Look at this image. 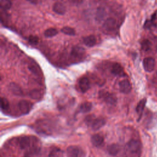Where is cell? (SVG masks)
<instances>
[{
    "instance_id": "obj_25",
    "label": "cell",
    "mask_w": 157,
    "mask_h": 157,
    "mask_svg": "<svg viewBox=\"0 0 157 157\" xmlns=\"http://www.w3.org/2000/svg\"><path fill=\"white\" fill-rule=\"evenodd\" d=\"M151 42H150V40L147 39L144 40L141 43V48L145 52H147L150 50L151 48Z\"/></svg>"
},
{
    "instance_id": "obj_22",
    "label": "cell",
    "mask_w": 157,
    "mask_h": 157,
    "mask_svg": "<svg viewBox=\"0 0 157 157\" xmlns=\"http://www.w3.org/2000/svg\"><path fill=\"white\" fill-rule=\"evenodd\" d=\"M58 33V31L54 28H50L47 29L44 33V34L46 37H52L55 36Z\"/></svg>"
},
{
    "instance_id": "obj_12",
    "label": "cell",
    "mask_w": 157,
    "mask_h": 157,
    "mask_svg": "<svg viewBox=\"0 0 157 157\" xmlns=\"http://www.w3.org/2000/svg\"><path fill=\"white\" fill-rule=\"evenodd\" d=\"M66 7L59 2H55L53 6V10L57 14L64 15L66 12Z\"/></svg>"
},
{
    "instance_id": "obj_15",
    "label": "cell",
    "mask_w": 157,
    "mask_h": 157,
    "mask_svg": "<svg viewBox=\"0 0 157 157\" xmlns=\"http://www.w3.org/2000/svg\"><path fill=\"white\" fill-rule=\"evenodd\" d=\"M106 15V11L103 7H99L95 13V20L100 22L103 20Z\"/></svg>"
},
{
    "instance_id": "obj_18",
    "label": "cell",
    "mask_w": 157,
    "mask_h": 157,
    "mask_svg": "<svg viewBox=\"0 0 157 157\" xmlns=\"http://www.w3.org/2000/svg\"><path fill=\"white\" fill-rule=\"evenodd\" d=\"M9 90H10V91L13 94L18 95V96H20L22 94V90L18 85H17L15 83H11L9 85Z\"/></svg>"
},
{
    "instance_id": "obj_7",
    "label": "cell",
    "mask_w": 157,
    "mask_h": 157,
    "mask_svg": "<svg viewBox=\"0 0 157 157\" xmlns=\"http://www.w3.org/2000/svg\"><path fill=\"white\" fill-rule=\"evenodd\" d=\"M119 88L121 93L124 94L129 93L132 90V85L127 79H124L119 82Z\"/></svg>"
},
{
    "instance_id": "obj_8",
    "label": "cell",
    "mask_w": 157,
    "mask_h": 157,
    "mask_svg": "<svg viewBox=\"0 0 157 157\" xmlns=\"http://www.w3.org/2000/svg\"><path fill=\"white\" fill-rule=\"evenodd\" d=\"M85 53V50L83 48L75 45L74 46L71 50V56L74 59H80L83 57Z\"/></svg>"
},
{
    "instance_id": "obj_26",
    "label": "cell",
    "mask_w": 157,
    "mask_h": 157,
    "mask_svg": "<svg viewBox=\"0 0 157 157\" xmlns=\"http://www.w3.org/2000/svg\"><path fill=\"white\" fill-rule=\"evenodd\" d=\"M1 107L4 110H6L9 108V102L8 100L5 98H1Z\"/></svg>"
},
{
    "instance_id": "obj_31",
    "label": "cell",
    "mask_w": 157,
    "mask_h": 157,
    "mask_svg": "<svg viewBox=\"0 0 157 157\" xmlns=\"http://www.w3.org/2000/svg\"><path fill=\"white\" fill-rule=\"evenodd\" d=\"M28 1H29L30 2L33 3V4H37L39 3L41 0H28Z\"/></svg>"
},
{
    "instance_id": "obj_21",
    "label": "cell",
    "mask_w": 157,
    "mask_h": 157,
    "mask_svg": "<svg viewBox=\"0 0 157 157\" xmlns=\"http://www.w3.org/2000/svg\"><path fill=\"white\" fill-rule=\"evenodd\" d=\"M92 104L90 102H85L82 103L79 108V111L82 113H87L92 109Z\"/></svg>"
},
{
    "instance_id": "obj_9",
    "label": "cell",
    "mask_w": 157,
    "mask_h": 157,
    "mask_svg": "<svg viewBox=\"0 0 157 157\" xmlns=\"http://www.w3.org/2000/svg\"><path fill=\"white\" fill-rule=\"evenodd\" d=\"M78 88L82 93H85L90 89V82L87 77H83L79 79Z\"/></svg>"
},
{
    "instance_id": "obj_10",
    "label": "cell",
    "mask_w": 157,
    "mask_h": 157,
    "mask_svg": "<svg viewBox=\"0 0 157 157\" xmlns=\"http://www.w3.org/2000/svg\"><path fill=\"white\" fill-rule=\"evenodd\" d=\"M117 26V20L113 18V17H109L107 18L104 24H103V28L104 29L110 31H112Z\"/></svg>"
},
{
    "instance_id": "obj_13",
    "label": "cell",
    "mask_w": 157,
    "mask_h": 157,
    "mask_svg": "<svg viewBox=\"0 0 157 157\" xmlns=\"http://www.w3.org/2000/svg\"><path fill=\"white\" fill-rule=\"evenodd\" d=\"M31 144V139L29 136H24L20 138L19 140L20 147L21 149H26L29 148Z\"/></svg>"
},
{
    "instance_id": "obj_5",
    "label": "cell",
    "mask_w": 157,
    "mask_h": 157,
    "mask_svg": "<svg viewBox=\"0 0 157 157\" xmlns=\"http://www.w3.org/2000/svg\"><path fill=\"white\" fill-rule=\"evenodd\" d=\"M18 107L23 114H27L33 107V104L26 100H21L18 102Z\"/></svg>"
},
{
    "instance_id": "obj_4",
    "label": "cell",
    "mask_w": 157,
    "mask_h": 157,
    "mask_svg": "<svg viewBox=\"0 0 157 157\" xmlns=\"http://www.w3.org/2000/svg\"><path fill=\"white\" fill-rule=\"evenodd\" d=\"M100 98H101L105 102L110 105H115L117 103L116 96L112 93L101 90L99 93Z\"/></svg>"
},
{
    "instance_id": "obj_24",
    "label": "cell",
    "mask_w": 157,
    "mask_h": 157,
    "mask_svg": "<svg viewBox=\"0 0 157 157\" xmlns=\"http://www.w3.org/2000/svg\"><path fill=\"white\" fill-rule=\"evenodd\" d=\"M61 32L66 35L69 36H74L75 34V31L74 28L70 26H64L61 28Z\"/></svg>"
},
{
    "instance_id": "obj_14",
    "label": "cell",
    "mask_w": 157,
    "mask_h": 157,
    "mask_svg": "<svg viewBox=\"0 0 157 157\" xmlns=\"http://www.w3.org/2000/svg\"><path fill=\"white\" fill-rule=\"evenodd\" d=\"M91 142L94 146L98 147L102 144L104 142V137L101 135L96 134L92 136L91 138Z\"/></svg>"
},
{
    "instance_id": "obj_16",
    "label": "cell",
    "mask_w": 157,
    "mask_h": 157,
    "mask_svg": "<svg viewBox=\"0 0 157 157\" xmlns=\"http://www.w3.org/2000/svg\"><path fill=\"white\" fill-rule=\"evenodd\" d=\"M83 41L84 44L87 47H93L96 44V38L94 35H89L87 36L83 39Z\"/></svg>"
},
{
    "instance_id": "obj_3",
    "label": "cell",
    "mask_w": 157,
    "mask_h": 157,
    "mask_svg": "<svg viewBox=\"0 0 157 157\" xmlns=\"http://www.w3.org/2000/svg\"><path fill=\"white\" fill-rule=\"evenodd\" d=\"M67 157H85V152L82 148L76 145H71L67 147Z\"/></svg>"
},
{
    "instance_id": "obj_28",
    "label": "cell",
    "mask_w": 157,
    "mask_h": 157,
    "mask_svg": "<svg viewBox=\"0 0 157 157\" xmlns=\"http://www.w3.org/2000/svg\"><path fill=\"white\" fill-rule=\"evenodd\" d=\"M153 25H154L153 21H152L151 20H146V21L144 23V28L145 29H150Z\"/></svg>"
},
{
    "instance_id": "obj_27",
    "label": "cell",
    "mask_w": 157,
    "mask_h": 157,
    "mask_svg": "<svg viewBox=\"0 0 157 157\" xmlns=\"http://www.w3.org/2000/svg\"><path fill=\"white\" fill-rule=\"evenodd\" d=\"M29 42L31 44H37L39 42V37L36 36H33L31 35L29 37Z\"/></svg>"
},
{
    "instance_id": "obj_23",
    "label": "cell",
    "mask_w": 157,
    "mask_h": 157,
    "mask_svg": "<svg viewBox=\"0 0 157 157\" xmlns=\"http://www.w3.org/2000/svg\"><path fill=\"white\" fill-rule=\"evenodd\" d=\"M0 6L1 10H7L12 7V2L10 0H1Z\"/></svg>"
},
{
    "instance_id": "obj_11",
    "label": "cell",
    "mask_w": 157,
    "mask_h": 157,
    "mask_svg": "<svg viewBox=\"0 0 157 157\" xmlns=\"http://www.w3.org/2000/svg\"><path fill=\"white\" fill-rule=\"evenodd\" d=\"M111 72L113 75L117 76H122L124 74L123 67L120 64L117 63H115L112 65Z\"/></svg>"
},
{
    "instance_id": "obj_30",
    "label": "cell",
    "mask_w": 157,
    "mask_h": 157,
    "mask_svg": "<svg viewBox=\"0 0 157 157\" xmlns=\"http://www.w3.org/2000/svg\"><path fill=\"white\" fill-rule=\"evenodd\" d=\"M73 4H79L82 2L83 0H69Z\"/></svg>"
},
{
    "instance_id": "obj_6",
    "label": "cell",
    "mask_w": 157,
    "mask_h": 157,
    "mask_svg": "<svg viewBox=\"0 0 157 157\" xmlns=\"http://www.w3.org/2000/svg\"><path fill=\"white\" fill-rule=\"evenodd\" d=\"M143 66L145 71L151 72L155 69V60L152 57H147L143 60Z\"/></svg>"
},
{
    "instance_id": "obj_2",
    "label": "cell",
    "mask_w": 157,
    "mask_h": 157,
    "mask_svg": "<svg viewBox=\"0 0 157 157\" xmlns=\"http://www.w3.org/2000/svg\"><path fill=\"white\" fill-rule=\"evenodd\" d=\"M128 150L133 155H139L141 152L142 145L140 141L136 139L130 140L126 145Z\"/></svg>"
},
{
    "instance_id": "obj_20",
    "label": "cell",
    "mask_w": 157,
    "mask_h": 157,
    "mask_svg": "<svg viewBox=\"0 0 157 157\" xmlns=\"http://www.w3.org/2000/svg\"><path fill=\"white\" fill-rule=\"evenodd\" d=\"M120 151V147L117 144H112L107 147V151L108 153L112 155L115 156Z\"/></svg>"
},
{
    "instance_id": "obj_19",
    "label": "cell",
    "mask_w": 157,
    "mask_h": 157,
    "mask_svg": "<svg viewBox=\"0 0 157 157\" xmlns=\"http://www.w3.org/2000/svg\"><path fill=\"white\" fill-rule=\"evenodd\" d=\"M63 151L58 147L52 148L48 155V157H63Z\"/></svg>"
},
{
    "instance_id": "obj_1",
    "label": "cell",
    "mask_w": 157,
    "mask_h": 157,
    "mask_svg": "<svg viewBox=\"0 0 157 157\" xmlns=\"http://www.w3.org/2000/svg\"><path fill=\"white\" fill-rule=\"evenodd\" d=\"M85 123L91 127L93 130H98L102 128L106 123V120L104 118L99 117H95L93 115H88L85 118Z\"/></svg>"
},
{
    "instance_id": "obj_29",
    "label": "cell",
    "mask_w": 157,
    "mask_h": 157,
    "mask_svg": "<svg viewBox=\"0 0 157 157\" xmlns=\"http://www.w3.org/2000/svg\"><path fill=\"white\" fill-rule=\"evenodd\" d=\"M30 96L33 98V99H39L40 94L39 93V92L38 91H31V94H30Z\"/></svg>"
},
{
    "instance_id": "obj_17",
    "label": "cell",
    "mask_w": 157,
    "mask_h": 157,
    "mask_svg": "<svg viewBox=\"0 0 157 157\" xmlns=\"http://www.w3.org/2000/svg\"><path fill=\"white\" fill-rule=\"evenodd\" d=\"M145 104H146V99H142L139 102V103L137 105L136 110L137 113L139 115L138 120H139L142 116V114L143 113V111H144L145 106Z\"/></svg>"
}]
</instances>
